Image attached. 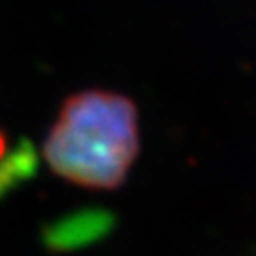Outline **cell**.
<instances>
[{
    "instance_id": "1",
    "label": "cell",
    "mask_w": 256,
    "mask_h": 256,
    "mask_svg": "<svg viewBox=\"0 0 256 256\" xmlns=\"http://www.w3.org/2000/svg\"><path fill=\"white\" fill-rule=\"evenodd\" d=\"M138 150L137 104L106 90L66 97L42 144L44 160L57 176L97 192L124 186Z\"/></svg>"
},
{
    "instance_id": "2",
    "label": "cell",
    "mask_w": 256,
    "mask_h": 256,
    "mask_svg": "<svg viewBox=\"0 0 256 256\" xmlns=\"http://www.w3.org/2000/svg\"><path fill=\"white\" fill-rule=\"evenodd\" d=\"M2 144H4V140H2V138H0V146H2Z\"/></svg>"
}]
</instances>
